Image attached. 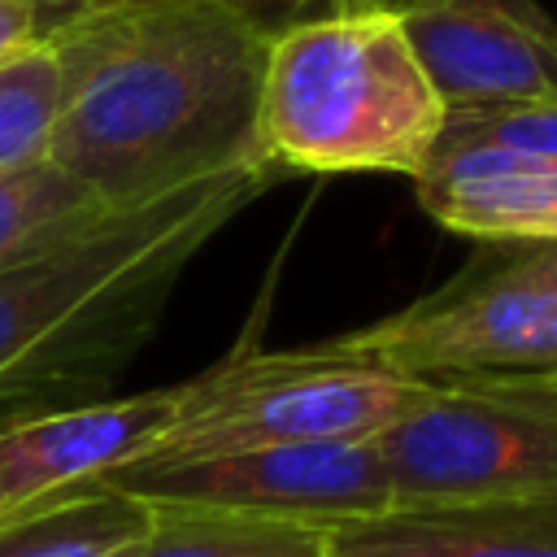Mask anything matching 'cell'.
Returning a JSON list of instances; mask_svg holds the SVG:
<instances>
[{
  "instance_id": "7",
  "label": "cell",
  "mask_w": 557,
  "mask_h": 557,
  "mask_svg": "<svg viewBox=\"0 0 557 557\" xmlns=\"http://www.w3.org/2000/svg\"><path fill=\"white\" fill-rule=\"evenodd\" d=\"M104 483L144 500L209 505L331 531L392 509V487L370 440L274 444L170 466H122Z\"/></svg>"
},
{
  "instance_id": "11",
  "label": "cell",
  "mask_w": 557,
  "mask_h": 557,
  "mask_svg": "<svg viewBox=\"0 0 557 557\" xmlns=\"http://www.w3.org/2000/svg\"><path fill=\"white\" fill-rule=\"evenodd\" d=\"M326 557H557V500L387 509L331 527Z\"/></svg>"
},
{
  "instance_id": "10",
  "label": "cell",
  "mask_w": 557,
  "mask_h": 557,
  "mask_svg": "<svg viewBox=\"0 0 557 557\" xmlns=\"http://www.w3.org/2000/svg\"><path fill=\"white\" fill-rule=\"evenodd\" d=\"M413 191L440 226L479 244H557V157L435 144Z\"/></svg>"
},
{
  "instance_id": "4",
  "label": "cell",
  "mask_w": 557,
  "mask_h": 557,
  "mask_svg": "<svg viewBox=\"0 0 557 557\" xmlns=\"http://www.w3.org/2000/svg\"><path fill=\"white\" fill-rule=\"evenodd\" d=\"M370 444L392 509L557 500V370L422 379Z\"/></svg>"
},
{
  "instance_id": "14",
  "label": "cell",
  "mask_w": 557,
  "mask_h": 557,
  "mask_svg": "<svg viewBox=\"0 0 557 557\" xmlns=\"http://www.w3.org/2000/svg\"><path fill=\"white\" fill-rule=\"evenodd\" d=\"M74 78L70 22L48 26L35 44L0 61V170L48 157Z\"/></svg>"
},
{
  "instance_id": "9",
  "label": "cell",
  "mask_w": 557,
  "mask_h": 557,
  "mask_svg": "<svg viewBox=\"0 0 557 557\" xmlns=\"http://www.w3.org/2000/svg\"><path fill=\"white\" fill-rule=\"evenodd\" d=\"M183 383L91 400L78 409L0 426V518L70 487L135 466L178 418Z\"/></svg>"
},
{
  "instance_id": "13",
  "label": "cell",
  "mask_w": 557,
  "mask_h": 557,
  "mask_svg": "<svg viewBox=\"0 0 557 557\" xmlns=\"http://www.w3.org/2000/svg\"><path fill=\"white\" fill-rule=\"evenodd\" d=\"M148 505L152 522L122 557H326V531L313 527L209 505Z\"/></svg>"
},
{
  "instance_id": "17",
  "label": "cell",
  "mask_w": 557,
  "mask_h": 557,
  "mask_svg": "<svg viewBox=\"0 0 557 557\" xmlns=\"http://www.w3.org/2000/svg\"><path fill=\"white\" fill-rule=\"evenodd\" d=\"M96 4H109V0H96ZM235 4L239 13H248L257 26H265L270 35L296 26V22H313V17H326L339 9V0H226Z\"/></svg>"
},
{
  "instance_id": "21",
  "label": "cell",
  "mask_w": 557,
  "mask_h": 557,
  "mask_svg": "<svg viewBox=\"0 0 557 557\" xmlns=\"http://www.w3.org/2000/svg\"><path fill=\"white\" fill-rule=\"evenodd\" d=\"M548 261H553V278H557V244H548Z\"/></svg>"
},
{
  "instance_id": "6",
  "label": "cell",
  "mask_w": 557,
  "mask_h": 557,
  "mask_svg": "<svg viewBox=\"0 0 557 557\" xmlns=\"http://www.w3.org/2000/svg\"><path fill=\"white\" fill-rule=\"evenodd\" d=\"M322 344L405 379L557 370L548 244H479L444 287Z\"/></svg>"
},
{
  "instance_id": "12",
  "label": "cell",
  "mask_w": 557,
  "mask_h": 557,
  "mask_svg": "<svg viewBox=\"0 0 557 557\" xmlns=\"http://www.w3.org/2000/svg\"><path fill=\"white\" fill-rule=\"evenodd\" d=\"M152 522V505L104 479L39 496L0 518V557H122Z\"/></svg>"
},
{
  "instance_id": "2",
  "label": "cell",
  "mask_w": 557,
  "mask_h": 557,
  "mask_svg": "<svg viewBox=\"0 0 557 557\" xmlns=\"http://www.w3.org/2000/svg\"><path fill=\"white\" fill-rule=\"evenodd\" d=\"M278 178L287 174L274 165L200 178L109 209L57 248L0 270V418L26 422L104 400L157 331L191 257Z\"/></svg>"
},
{
  "instance_id": "16",
  "label": "cell",
  "mask_w": 557,
  "mask_h": 557,
  "mask_svg": "<svg viewBox=\"0 0 557 557\" xmlns=\"http://www.w3.org/2000/svg\"><path fill=\"white\" fill-rule=\"evenodd\" d=\"M435 144H487L531 157H557V96L444 109V126Z\"/></svg>"
},
{
  "instance_id": "5",
  "label": "cell",
  "mask_w": 557,
  "mask_h": 557,
  "mask_svg": "<svg viewBox=\"0 0 557 557\" xmlns=\"http://www.w3.org/2000/svg\"><path fill=\"white\" fill-rule=\"evenodd\" d=\"M418 387L422 379L379 370L326 344L235 352L183 383L178 418L135 466L200 461L274 444L370 440Z\"/></svg>"
},
{
  "instance_id": "8",
  "label": "cell",
  "mask_w": 557,
  "mask_h": 557,
  "mask_svg": "<svg viewBox=\"0 0 557 557\" xmlns=\"http://www.w3.org/2000/svg\"><path fill=\"white\" fill-rule=\"evenodd\" d=\"M400 22L444 109L557 96V26L535 0H422Z\"/></svg>"
},
{
  "instance_id": "15",
  "label": "cell",
  "mask_w": 557,
  "mask_h": 557,
  "mask_svg": "<svg viewBox=\"0 0 557 557\" xmlns=\"http://www.w3.org/2000/svg\"><path fill=\"white\" fill-rule=\"evenodd\" d=\"M100 213H109V205L52 157L0 170V270L57 248Z\"/></svg>"
},
{
  "instance_id": "3",
  "label": "cell",
  "mask_w": 557,
  "mask_h": 557,
  "mask_svg": "<svg viewBox=\"0 0 557 557\" xmlns=\"http://www.w3.org/2000/svg\"><path fill=\"white\" fill-rule=\"evenodd\" d=\"M440 126L444 100L396 13L335 9L270 39L257 131L274 170L418 178Z\"/></svg>"
},
{
  "instance_id": "1",
  "label": "cell",
  "mask_w": 557,
  "mask_h": 557,
  "mask_svg": "<svg viewBox=\"0 0 557 557\" xmlns=\"http://www.w3.org/2000/svg\"><path fill=\"white\" fill-rule=\"evenodd\" d=\"M70 22L74 78L48 157L109 209L270 165V30L226 0H109ZM283 174V170H278Z\"/></svg>"
},
{
  "instance_id": "18",
  "label": "cell",
  "mask_w": 557,
  "mask_h": 557,
  "mask_svg": "<svg viewBox=\"0 0 557 557\" xmlns=\"http://www.w3.org/2000/svg\"><path fill=\"white\" fill-rule=\"evenodd\" d=\"M52 22L30 9V4H17V0H0V61H9L13 52H22L26 44H35Z\"/></svg>"
},
{
  "instance_id": "19",
  "label": "cell",
  "mask_w": 557,
  "mask_h": 557,
  "mask_svg": "<svg viewBox=\"0 0 557 557\" xmlns=\"http://www.w3.org/2000/svg\"><path fill=\"white\" fill-rule=\"evenodd\" d=\"M17 4H30V9H39L52 26L57 22H65V17H74V13H83V9H91L96 0H17Z\"/></svg>"
},
{
  "instance_id": "20",
  "label": "cell",
  "mask_w": 557,
  "mask_h": 557,
  "mask_svg": "<svg viewBox=\"0 0 557 557\" xmlns=\"http://www.w3.org/2000/svg\"><path fill=\"white\" fill-rule=\"evenodd\" d=\"M413 4H422V0H339V9H379V13H409Z\"/></svg>"
}]
</instances>
